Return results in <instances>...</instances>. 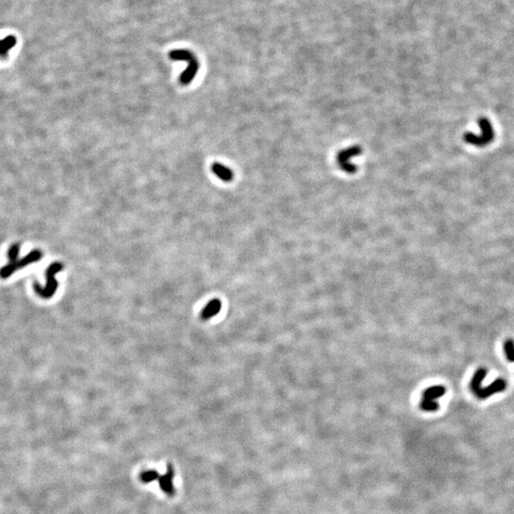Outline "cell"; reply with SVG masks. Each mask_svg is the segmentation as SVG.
Listing matches in <instances>:
<instances>
[{"label": "cell", "instance_id": "cell-5", "mask_svg": "<svg viewBox=\"0 0 514 514\" xmlns=\"http://www.w3.org/2000/svg\"><path fill=\"white\" fill-rule=\"evenodd\" d=\"M62 268H63V265L61 263H58V262L53 263L51 266L49 267V268L47 269V272H46V275H47V286L45 288H42L39 285L35 286V290H36V293L38 295H40L43 298H50V297L53 296L55 291H56V289H57V282H56L54 276Z\"/></svg>", "mask_w": 514, "mask_h": 514}, {"label": "cell", "instance_id": "cell-4", "mask_svg": "<svg viewBox=\"0 0 514 514\" xmlns=\"http://www.w3.org/2000/svg\"><path fill=\"white\" fill-rule=\"evenodd\" d=\"M362 148L360 146H352L345 150H342L337 155V163L342 171L347 174H355L357 167L352 162V159L361 155Z\"/></svg>", "mask_w": 514, "mask_h": 514}, {"label": "cell", "instance_id": "cell-6", "mask_svg": "<svg viewBox=\"0 0 514 514\" xmlns=\"http://www.w3.org/2000/svg\"><path fill=\"white\" fill-rule=\"evenodd\" d=\"M41 257H42L41 251L35 249V250L31 251L30 253H28L23 259H20V260L17 259L15 261H11L7 266L2 268L0 269V276L2 278H7V277L12 275L15 271H17L19 268H24V267L30 265V264H33L34 262L38 261Z\"/></svg>", "mask_w": 514, "mask_h": 514}, {"label": "cell", "instance_id": "cell-2", "mask_svg": "<svg viewBox=\"0 0 514 514\" xmlns=\"http://www.w3.org/2000/svg\"><path fill=\"white\" fill-rule=\"evenodd\" d=\"M170 58L175 61H187L188 62V67L185 71L182 72L179 80L182 85L186 86V85L191 84L197 71L199 70V62L196 59L195 54L188 50L178 49V50H173L170 53Z\"/></svg>", "mask_w": 514, "mask_h": 514}, {"label": "cell", "instance_id": "cell-1", "mask_svg": "<svg viewBox=\"0 0 514 514\" xmlns=\"http://www.w3.org/2000/svg\"><path fill=\"white\" fill-rule=\"evenodd\" d=\"M487 375V370L486 369H479L476 373H474L471 381H470V390L476 395L479 399H486L490 396L495 394L499 391L506 390L507 383L502 379H497L493 383H492L487 388H482L481 384L483 380L485 379Z\"/></svg>", "mask_w": 514, "mask_h": 514}, {"label": "cell", "instance_id": "cell-3", "mask_svg": "<svg viewBox=\"0 0 514 514\" xmlns=\"http://www.w3.org/2000/svg\"><path fill=\"white\" fill-rule=\"evenodd\" d=\"M479 127L481 129V134L476 135L472 133H467L464 135V140L476 147H483L492 141L494 134L491 122L487 118L482 117L479 119Z\"/></svg>", "mask_w": 514, "mask_h": 514}, {"label": "cell", "instance_id": "cell-12", "mask_svg": "<svg viewBox=\"0 0 514 514\" xmlns=\"http://www.w3.org/2000/svg\"><path fill=\"white\" fill-rule=\"evenodd\" d=\"M159 474L157 473V471L156 470H147V471H143L140 475V478H141L142 482L143 483H151L153 481H156L158 479Z\"/></svg>", "mask_w": 514, "mask_h": 514}, {"label": "cell", "instance_id": "cell-7", "mask_svg": "<svg viewBox=\"0 0 514 514\" xmlns=\"http://www.w3.org/2000/svg\"><path fill=\"white\" fill-rule=\"evenodd\" d=\"M446 393V389L443 386H432L424 391L423 397L420 403V407L427 412L435 411L439 408L437 399L442 397Z\"/></svg>", "mask_w": 514, "mask_h": 514}, {"label": "cell", "instance_id": "cell-11", "mask_svg": "<svg viewBox=\"0 0 514 514\" xmlns=\"http://www.w3.org/2000/svg\"><path fill=\"white\" fill-rule=\"evenodd\" d=\"M17 45L16 36H9L0 40V56H5Z\"/></svg>", "mask_w": 514, "mask_h": 514}, {"label": "cell", "instance_id": "cell-14", "mask_svg": "<svg viewBox=\"0 0 514 514\" xmlns=\"http://www.w3.org/2000/svg\"><path fill=\"white\" fill-rule=\"evenodd\" d=\"M19 249H20V246L18 244H15L13 245L9 251H8V257L10 259V262L11 261H15L18 259V254H19Z\"/></svg>", "mask_w": 514, "mask_h": 514}, {"label": "cell", "instance_id": "cell-10", "mask_svg": "<svg viewBox=\"0 0 514 514\" xmlns=\"http://www.w3.org/2000/svg\"><path fill=\"white\" fill-rule=\"evenodd\" d=\"M221 310V303L217 299L210 302L202 312V317L204 319H210L214 317Z\"/></svg>", "mask_w": 514, "mask_h": 514}, {"label": "cell", "instance_id": "cell-9", "mask_svg": "<svg viewBox=\"0 0 514 514\" xmlns=\"http://www.w3.org/2000/svg\"><path fill=\"white\" fill-rule=\"evenodd\" d=\"M212 171L217 178L224 182H231L233 178V173L231 169L218 162H215L212 165Z\"/></svg>", "mask_w": 514, "mask_h": 514}, {"label": "cell", "instance_id": "cell-13", "mask_svg": "<svg viewBox=\"0 0 514 514\" xmlns=\"http://www.w3.org/2000/svg\"><path fill=\"white\" fill-rule=\"evenodd\" d=\"M504 350H505V354L507 358L509 359V361H512L514 362V341L510 339L508 341L505 342V345H504Z\"/></svg>", "mask_w": 514, "mask_h": 514}, {"label": "cell", "instance_id": "cell-8", "mask_svg": "<svg viewBox=\"0 0 514 514\" xmlns=\"http://www.w3.org/2000/svg\"><path fill=\"white\" fill-rule=\"evenodd\" d=\"M167 471L164 475H159L158 476V482H159V487L162 490V492L170 496H173L175 495L176 493V489L173 485V480L175 477V473H174V469H173V467L171 465H169L167 467Z\"/></svg>", "mask_w": 514, "mask_h": 514}]
</instances>
